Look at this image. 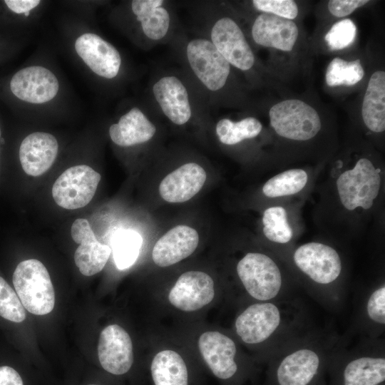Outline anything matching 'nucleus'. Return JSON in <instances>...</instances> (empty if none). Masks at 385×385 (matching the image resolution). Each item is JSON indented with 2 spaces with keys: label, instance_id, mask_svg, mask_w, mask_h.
<instances>
[{
  "label": "nucleus",
  "instance_id": "nucleus-16",
  "mask_svg": "<svg viewBox=\"0 0 385 385\" xmlns=\"http://www.w3.org/2000/svg\"><path fill=\"white\" fill-rule=\"evenodd\" d=\"M369 57L344 58L336 56L327 66L324 73L326 88L335 96L349 94L363 88L368 70Z\"/></svg>",
  "mask_w": 385,
  "mask_h": 385
},
{
  "label": "nucleus",
  "instance_id": "nucleus-11",
  "mask_svg": "<svg viewBox=\"0 0 385 385\" xmlns=\"http://www.w3.org/2000/svg\"><path fill=\"white\" fill-rule=\"evenodd\" d=\"M296 266L314 282L328 284L341 274L342 265L338 252L320 242H308L296 249L293 255Z\"/></svg>",
  "mask_w": 385,
  "mask_h": 385
},
{
  "label": "nucleus",
  "instance_id": "nucleus-33",
  "mask_svg": "<svg viewBox=\"0 0 385 385\" xmlns=\"http://www.w3.org/2000/svg\"><path fill=\"white\" fill-rule=\"evenodd\" d=\"M0 316L14 322H21L26 318V313L17 294L0 277Z\"/></svg>",
  "mask_w": 385,
  "mask_h": 385
},
{
  "label": "nucleus",
  "instance_id": "nucleus-36",
  "mask_svg": "<svg viewBox=\"0 0 385 385\" xmlns=\"http://www.w3.org/2000/svg\"><path fill=\"white\" fill-rule=\"evenodd\" d=\"M366 314L374 322L385 324V287H379L371 292L366 302Z\"/></svg>",
  "mask_w": 385,
  "mask_h": 385
},
{
  "label": "nucleus",
  "instance_id": "nucleus-4",
  "mask_svg": "<svg viewBox=\"0 0 385 385\" xmlns=\"http://www.w3.org/2000/svg\"><path fill=\"white\" fill-rule=\"evenodd\" d=\"M381 184L379 168L366 157L359 158L354 166L344 171L336 185L342 205L348 210L356 207L370 209Z\"/></svg>",
  "mask_w": 385,
  "mask_h": 385
},
{
  "label": "nucleus",
  "instance_id": "nucleus-22",
  "mask_svg": "<svg viewBox=\"0 0 385 385\" xmlns=\"http://www.w3.org/2000/svg\"><path fill=\"white\" fill-rule=\"evenodd\" d=\"M154 96L164 114L175 124L183 125L191 117L187 90L175 76L160 78L153 87Z\"/></svg>",
  "mask_w": 385,
  "mask_h": 385
},
{
  "label": "nucleus",
  "instance_id": "nucleus-21",
  "mask_svg": "<svg viewBox=\"0 0 385 385\" xmlns=\"http://www.w3.org/2000/svg\"><path fill=\"white\" fill-rule=\"evenodd\" d=\"M206 178V172L200 165L185 163L163 178L159 185L160 195L170 203L186 202L200 192Z\"/></svg>",
  "mask_w": 385,
  "mask_h": 385
},
{
  "label": "nucleus",
  "instance_id": "nucleus-40",
  "mask_svg": "<svg viewBox=\"0 0 385 385\" xmlns=\"http://www.w3.org/2000/svg\"><path fill=\"white\" fill-rule=\"evenodd\" d=\"M0 138H1V127H0Z\"/></svg>",
  "mask_w": 385,
  "mask_h": 385
},
{
  "label": "nucleus",
  "instance_id": "nucleus-3",
  "mask_svg": "<svg viewBox=\"0 0 385 385\" xmlns=\"http://www.w3.org/2000/svg\"><path fill=\"white\" fill-rule=\"evenodd\" d=\"M13 284L22 305L30 313L44 315L53 310V286L47 269L39 260L21 262L14 272Z\"/></svg>",
  "mask_w": 385,
  "mask_h": 385
},
{
  "label": "nucleus",
  "instance_id": "nucleus-7",
  "mask_svg": "<svg viewBox=\"0 0 385 385\" xmlns=\"http://www.w3.org/2000/svg\"><path fill=\"white\" fill-rule=\"evenodd\" d=\"M322 360L313 349L302 347L284 356L272 369L271 385H317Z\"/></svg>",
  "mask_w": 385,
  "mask_h": 385
},
{
  "label": "nucleus",
  "instance_id": "nucleus-28",
  "mask_svg": "<svg viewBox=\"0 0 385 385\" xmlns=\"http://www.w3.org/2000/svg\"><path fill=\"white\" fill-rule=\"evenodd\" d=\"M322 41L324 49L333 53L348 52L356 43L358 31L356 24L349 18L332 21L326 27Z\"/></svg>",
  "mask_w": 385,
  "mask_h": 385
},
{
  "label": "nucleus",
  "instance_id": "nucleus-20",
  "mask_svg": "<svg viewBox=\"0 0 385 385\" xmlns=\"http://www.w3.org/2000/svg\"><path fill=\"white\" fill-rule=\"evenodd\" d=\"M199 242L197 232L187 225H178L168 231L155 244L152 258L155 264L165 267L192 255Z\"/></svg>",
  "mask_w": 385,
  "mask_h": 385
},
{
  "label": "nucleus",
  "instance_id": "nucleus-31",
  "mask_svg": "<svg viewBox=\"0 0 385 385\" xmlns=\"http://www.w3.org/2000/svg\"><path fill=\"white\" fill-rule=\"evenodd\" d=\"M308 175L302 169H289L269 179L262 187L268 197H279L296 194L306 185Z\"/></svg>",
  "mask_w": 385,
  "mask_h": 385
},
{
  "label": "nucleus",
  "instance_id": "nucleus-5",
  "mask_svg": "<svg viewBox=\"0 0 385 385\" xmlns=\"http://www.w3.org/2000/svg\"><path fill=\"white\" fill-rule=\"evenodd\" d=\"M237 272L248 294L259 301L275 298L282 287L281 272L269 256L249 252L237 263Z\"/></svg>",
  "mask_w": 385,
  "mask_h": 385
},
{
  "label": "nucleus",
  "instance_id": "nucleus-29",
  "mask_svg": "<svg viewBox=\"0 0 385 385\" xmlns=\"http://www.w3.org/2000/svg\"><path fill=\"white\" fill-rule=\"evenodd\" d=\"M111 253L108 245L97 240L79 245L75 251L74 261L82 274L92 276L103 269Z\"/></svg>",
  "mask_w": 385,
  "mask_h": 385
},
{
  "label": "nucleus",
  "instance_id": "nucleus-10",
  "mask_svg": "<svg viewBox=\"0 0 385 385\" xmlns=\"http://www.w3.org/2000/svg\"><path fill=\"white\" fill-rule=\"evenodd\" d=\"M212 43L225 59L242 71L256 66L255 55L238 24L230 17L217 20L211 31Z\"/></svg>",
  "mask_w": 385,
  "mask_h": 385
},
{
  "label": "nucleus",
  "instance_id": "nucleus-25",
  "mask_svg": "<svg viewBox=\"0 0 385 385\" xmlns=\"http://www.w3.org/2000/svg\"><path fill=\"white\" fill-rule=\"evenodd\" d=\"M150 374L153 385H190V374L185 361L172 350L155 354Z\"/></svg>",
  "mask_w": 385,
  "mask_h": 385
},
{
  "label": "nucleus",
  "instance_id": "nucleus-9",
  "mask_svg": "<svg viewBox=\"0 0 385 385\" xmlns=\"http://www.w3.org/2000/svg\"><path fill=\"white\" fill-rule=\"evenodd\" d=\"M364 127L371 133L385 130V71L381 63L369 58L367 76L357 108Z\"/></svg>",
  "mask_w": 385,
  "mask_h": 385
},
{
  "label": "nucleus",
  "instance_id": "nucleus-38",
  "mask_svg": "<svg viewBox=\"0 0 385 385\" xmlns=\"http://www.w3.org/2000/svg\"><path fill=\"white\" fill-rule=\"evenodd\" d=\"M38 0H6L4 3L7 7L16 14H24L29 16V11L36 7L39 4Z\"/></svg>",
  "mask_w": 385,
  "mask_h": 385
},
{
  "label": "nucleus",
  "instance_id": "nucleus-37",
  "mask_svg": "<svg viewBox=\"0 0 385 385\" xmlns=\"http://www.w3.org/2000/svg\"><path fill=\"white\" fill-rule=\"evenodd\" d=\"M72 239L79 245L97 241V238L88 222L83 218L76 219L71 228Z\"/></svg>",
  "mask_w": 385,
  "mask_h": 385
},
{
  "label": "nucleus",
  "instance_id": "nucleus-13",
  "mask_svg": "<svg viewBox=\"0 0 385 385\" xmlns=\"http://www.w3.org/2000/svg\"><path fill=\"white\" fill-rule=\"evenodd\" d=\"M201 355L212 374L222 381H232L239 374L232 339L218 332H206L198 341Z\"/></svg>",
  "mask_w": 385,
  "mask_h": 385
},
{
  "label": "nucleus",
  "instance_id": "nucleus-23",
  "mask_svg": "<svg viewBox=\"0 0 385 385\" xmlns=\"http://www.w3.org/2000/svg\"><path fill=\"white\" fill-rule=\"evenodd\" d=\"M155 131L153 123L135 107L122 115L117 123L111 125L109 135L114 143L127 147L148 141Z\"/></svg>",
  "mask_w": 385,
  "mask_h": 385
},
{
  "label": "nucleus",
  "instance_id": "nucleus-14",
  "mask_svg": "<svg viewBox=\"0 0 385 385\" xmlns=\"http://www.w3.org/2000/svg\"><path fill=\"white\" fill-rule=\"evenodd\" d=\"M10 89L19 99L38 104L48 102L56 96L59 83L50 70L32 66L19 70L13 76Z\"/></svg>",
  "mask_w": 385,
  "mask_h": 385
},
{
  "label": "nucleus",
  "instance_id": "nucleus-12",
  "mask_svg": "<svg viewBox=\"0 0 385 385\" xmlns=\"http://www.w3.org/2000/svg\"><path fill=\"white\" fill-rule=\"evenodd\" d=\"M282 314L273 302L255 303L247 307L236 319L235 329L246 344H256L268 339L279 329Z\"/></svg>",
  "mask_w": 385,
  "mask_h": 385
},
{
  "label": "nucleus",
  "instance_id": "nucleus-19",
  "mask_svg": "<svg viewBox=\"0 0 385 385\" xmlns=\"http://www.w3.org/2000/svg\"><path fill=\"white\" fill-rule=\"evenodd\" d=\"M58 151V143L52 134L35 132L28 135L19 148V160L24 171L34 177L43 175L52 166Z\"/></svg>",
  "mask_w": 385,
  "mask_h": 385
},
{
  "label": "nucleus",
  "instance_id": "nucleus-15",
  "mask_svg": "<svg viewBox=\"0 0 385 385\" xmlns=\"http://www.w3.org/2000/svg\"><path fill=\"white\" fill-rule=\"evenodd\" d=\"M98 356L104 370L113 375L126 374L133 364L131 339L118 324L104 328L99 337Z\"/></svg>",
  "mask_w": 385,
  "mask_h": 385
},
{
  "label": "nucleus",
  "instance_id": "nucleus-18",
  "mask_svg": "<svg viewBox=\"0 0 385 385\" xmlns=\"http://www.w3.org/2000/svg\"><path fill=\"white\" fill-rule=\"evenodd\" d=\"M77 54L98 76L113 78L118 73L121 58L117 49L93 33L80 36L75 42Z\"/></svg>",
  "mask_w": 385,
  "mask_h": 385
},
{
  "label": "nucleus",
  "instance_id": "nucleus-17",
  "mask_svg": "<svg viewBox=\"0 0 385 385\" xmlns=\"http://www.w3.org/2000/svg\"><path fill=\"white\" fill-rule=\"evenodd\" d=\"M214 296L212 277L203 272L189 271L179 277L170 291L168 299L175 307L192 312L209 304Z\"/></svg>",
  "mask_w": 385,
  "mask_h": 385
},
{
  "label": "nucleus",
  "instance_id": "nucleus-6",
  "mask_svg": "<svg viewBox=\"0 0 385 385\" xmlns=\"http://www.w3.org/2000/svg\"><path fill=\"white\" fill-rule=\"evenodd\" d=\"M101 175L86 165L66 169L55 181L52 196L56 203L67 210L85 207L93 199Z\"/></svg>",
  "mask_w": 385,
  "mask_h": 385
},
{
  "label": "nucleus",
  "instance_id": "nucleus-32",
  "mask_svg": "<svg viewBox=\"0 0 385 385\" xmlns=\"http://www.w3.org/2000/svg\"><path fill=\"white\" fill-rule=\"evenodd\" d=\"M263 233L270 241L284 244L292 237V230L289 226L287 212L281 206H274L266 209L262 217Z\"/></svg>",
  "mask_w": 385,
  "mask_h": 385
},
{
  "label": "nucleus",
  "instance_id": "nucleus-2",
  "mask_svg": "<svg viewBox=\"0 0 385 385\" xmlns=\"http://www.w3.org/2000/svg\"><path fill=\"white\" fill-rule=\"evenodd\" d=\"M332 112L314 95L287 92L272 99L267 113L270 125L279 138L309 142L317 138Z\"/></svg>",
  "mask_w": 385,
  "mask_h": 385
},
{
  "label": "nucleus",
  "instance_id": "nucleus-24",
  "mask_svg": "<svg viewBox=\"0 0 385 385\" xmlns=\"http://www.w3.org/2000/svg\"><path fill=\"white\" fill-rule=\"evenodd\" d=\"M384 381V357L362 356L344 366L336 383L337 385H381Z\"/></svg>",
  "mask_w": 385,
  "mask_h": 385
},
{
  "label": "nucleus",
  "instance_id": "nucleus-35",
  "mask_svg": "<svg viewBox=\"0 0 385 385\" xmlns=\"http://www.w3.org/2000/svg\"><path fill=\"white\" fill-rule=\"evenodd\" d=\"M371 2L370 0H329L326 1L325 5L328 14L339 20L345 19L355 11Z\"/></svg>",
  "mask_w": 385,
  "mask_h": 385
},
{
  "label": "nucleus",
  "instance_id": "nucleus-41",
  "mask_svg": "<svg viewBox=\"0 0 385 385\" xmlns=\"http://www.w3.org/2000/svg\"><path fill=\"white\" fill-rule=\"evenodd\" d=\"M88 385H98V384H88Z\"/></svg>",
  "mask_w": 385,
  "mask_h": 385
},
{
  "label": "nucleus",
  "instance_id": "nucleus-8",
  "mask_svg": "<svg viewBox=\"0 0 385 385\" xmlns=\"http://www.w3.org/2000/svg\"><path fill=\"white\" fill-rule=\"evenodd\" d=\"M187 57L193 72L208 89L215 91L225 86L231 65L211 41L192 40L187 46Z\"/></svg>",
  "mask_w": 385,
  "mask_h": 385
},
{
  "label": "nucleus",
  "instance_id": "nucleus-1",
  "mask_svg": "<svg viewBox=\"0 0 385 385\" xmlns=\"http://www.w3.org/2000/svg\"><path fill=\"white\" fill-rule=\"evenodd\" d=\"M251 35L257 45L272 52L270 71L282 83L302 66H308L311 47L299 21L260 13L253 21Z\"/></svg>",
  "mask_w": 385,
  "mask_h": 385
},
{
  "label": "nucleus",
  "instance_id": "nucleus-27",
  "mask_svg": "<svg viewBox=\"0 0 385 385\" xmlns=\"http://www.w3.org/2000/svg\"><path fill=\"white\" fill-rule=\"evenodd\" d=\"M262 128V124L257 118L250 116L239 121L222 118L217 122L215 130L222 143L233 145L244 140L257 137L261 133Z\"/></svg>",
  "mask_w": 385,
  "mask_h": 385
},
{
  "label": "nucleus",
  "instance_id": "nucleus-30",
  "mask_svg": "<svg viewBox=\"0 0 385 385\" xmlns=\"http://www.w3.org/2000/svg\"><path fill=\"white\" fill-rule=\"evenodd\" d=\"M140 235L133 230H122L112 239V252L118 269L125 270L136 261L142 246Z\"/></svg>",
  "mask_w": 385,
  "mask_h": 385
},
{
  "label": "nucleus",
  "instance_id": "nucleus-39",
  "mask_svg": "<svg viewBox=\"0 0 385 385\" xmlns=\"http://www.w3.org/2000/svg\"><path fill=\"white\" fill-rule=\"evenodd\" d=\"M0 385H24L19 374L9 366H0Z\"/></svg>",
  "mask_w": 385,
  "mask_h": 385
},
{
  "label": "nucleus",
  "instance_id": "nucleus-34",
  "mask_svg": "<svg viewBox=\"0 0 385 385\" xmlns=\"http://www.w3.org/2000/svg\"><path fill=\"white\" fill-rule=\"evenodd\" d=\"M251 2L254 9L260 13L289 20L298 21L302 14L299 3L294 0H253Z\"/></svg>",
  "mask_w": 385,
  "mask_h": 385
},
{
  "label": "nucleus",
  "instance_id": "nucleus-26",
  "mask_svg": "<svg viewBox=\"0 0 385 385\" xmlns=\"http://www.w3.org/2000/svg\"><path fill=\"white\" fill-rule=\"evenodd\" d=\"M162 0H134L131 8L137 20L141 23L145 35L153 40L163 38L168 30L170 16L161 6Z\"/></svg>",
  "mask_w": 385,
  "mask_h": 385
}]
</instances>
